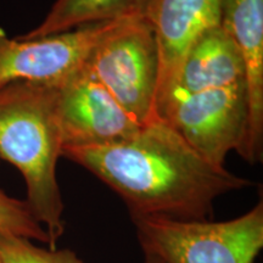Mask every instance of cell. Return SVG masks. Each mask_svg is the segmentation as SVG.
Returning <instances> with one entry per match:
<instances>
[{
    "mask_svg": "<svg viewBox=\"0 0 263 263\" xmlns=\"http://www.w3.org/2000/svg\"><path fill=\"white\" fill-rule=\"evenodd\" d=\"M0 233L49 245L47 230L37 221L26 200L9 196L0 189Z\"/></svg>",
    "mask_w": 263,
    "mask_h": 263,
    "instance_id": "12",
    "label": "cell"
},
{
    "mask_svg": "<svg viewBox=\"0 0 263 263\" xmlns=\"http://www.w3.org/2000/svg\"><path fill=\"white\" fill-rule=\"evenodd\" d=\"M219 24L234 41L245 67L249 121L240 156L258 163L263 156V0H221Z\"/></svg>",
    "mask_w": 263,
    "mask_h": 263,
    "instance_id": "9",
    "label": "cell"
},
{
    "mask_svg": "<svg viewBox=\"0 0 263 263\" xmlns=\"http://www.w3.org/2000/svg\"><path fill=\"white\" fill-rule=\"evenodd\" d=\"M3 263H84L71 250H50L34 245L32 240L0 233Z\"/></svg>",
    "mask_w": 263,
    "mask_h": 263,
    "instance_id": "13",
    "label": "cell"
},
{
    "mask_svg": "<svg viewBox=\"0 0 263 263\" xmlns=\"http://www.w3.org/2000/svg\"><path fill=\"white\" fill-rule=\"evenodd\" d=\"M144 254L163 263H255L263 248V202L223 222L133 219Z\"/></svg>",
    "mask_w": 263,
    "mask_h": 263,
    "instance_id": "3",
    "label": "cell"
},
{
    "mask_svg": "<svg viewBox=\"0 0 263 263\" xmlns=\"http://www.w3.org/2000/svg\"><path fill=\"white\" fill-rule=\"evenodd\" d=\"M84 62L138 123L144 126L160 120L159 47L153 28L138 12L121 18L99 39Z\"/></svg>",
    "mask_w": 263,
    "mask_h": 263,
    "instance_id": "4",
    "label": "cell"
},
{
    "mask_svg": "<svg viewBox=\"0 0 263 263\" xmlns=\"http://www.w3.org/2000/svg\"><path fill=\"white\" fill-rule=\"evenodd\" d=\"M0 263H3V262H2V259H0Z\"/></svg>",
    "mask_w": 263,
    "mask_h": 263,
    "instance_id": "15",
    "label": "cell"
},
{
    "mask_svg": "<svg viewBox=\"0 0 263 263\" xmlns=\"http://www.w3.org/2000/svg\"><path fill=\"white\" fill-rule=\"evenodd\" d=\"M239 83H245L244 62L234 41L219 24L193 43L167 99Z\"/></svg>",
    "mask_w": 263,
    "mask_h": 263,
    "instance_id": "10",
    "label": "cell"
},
{
    "mask_svg": "<svg viewBox=\"0 0 263 263\" xmlns=\"http://www.w3.org/2000/svg\"><path fill=\"white\" fill-rule=\"evenodd\" d=\"M121 18L34 39H11L0 27V88L14 82L58 83Z\"/></svg>",
    "mask_w": 263,
    "mask_h": 263,
    "instance_id": "7",
    "label": "cell"
},
{
    "mask_svg": "<svg viewBox=\"0 0 263 263\" xmlns=\"http://www.w3.org/2000/svg\"><path fill=\"white\" fill-rule=\"evenodd\" d=\"M159 117L170 123L207 161L224 166L229 151L241 153L248 133L245 83L173 95Z\"/></svg>",
    "mask_w": 263,
    "mask_h": 263,
    "instance_id": "5",
    "label": "cell"
},
{
    "mask_svg": "<svg viewBox=\"0 0 263 263\" xmlns=\"http://www.w3.org/2000/svg\"><path fill=\"white\" fill-rule=\"evenodd\" d=\"M55 87L62 149L117 143L143 127L120 106L85 62Z\"/></svg>",
    "mask_w": 263,
    "mask_h": 263,
    "instance_id": "6",
    "label": "cell"
},
{
    "mask_svg": "<svg viewBox=\"0 0 263 263\" xmlns=\"http://www.w3.org/2000/svg\"><path fill=\"white\" fill-rule=\"evenodd\" d=\"M145 256V263H163L160 258H157L156 256L150 255V254H144Z\"/></svg>",
    "mask_w": 263,
    "mask_h": 263,
    "instance_id": "14",
    "label": "cell"
},
{
    "mask_svg": "<svg viewBox=\"0 0 263 263\" xmlns=\"http://www.w3.org/2000/svg\"><path fill=\"white\" fill-rule=\"evenodd\" d=\"M141 0H57L47 17L18 39H34L137 14Z\"/></svg>",
    "mask_w": 263,
    "mask_h": 263,
    "instance_id": "11",
    "label": "cell"
},
{
    "mask_svg": "<svg viewBox=\"0 0 263 263\" xmlns=\"http://www.w3.org/2000/svg\"><path fill=\"white\" fill-rule=\"evenodd\" d=\"M55 83L14 82L0 88V159L20 171L27 201L57 249L65 233V205L57 179L62 156Z\"/></svg>",
    "mask_w": 263,
    "mask_h": 263,
    "instance_id": "2",
    "label": "cell"
},
{
    "mask_svg": "<svg viewBox=\"0 0 263 263\" xmlns=\"http://www.w3.org/2000/svg\"><path fill=\"white\" fill-rule=\"evenodd\" d=\"M62 156L110 186L127 205L132 221H203L212 216L217 197L252 185L207 161L161 118L117 143L64 147Z\"/></svg>",
    "mask_w": 263,
    "mask_h": 263,
    "instance_id": "1",
    "label": "cell"
},
{
    "mask_svg": "<svg viewBox=\"0 0 263 263\" xmlns=\"http://www.w3.org/2000/svg\"><path fill=\"white\" fill-rule=\"evenodd\" d=\"M138 14L153 28L159 47V115L193 43L221 22V0H141Z\"/></svg>",
    "mask_w": 263,
    "mask_h": 263,
    "instance_id": "8",
    "label": "cell"
}]
</instances>
